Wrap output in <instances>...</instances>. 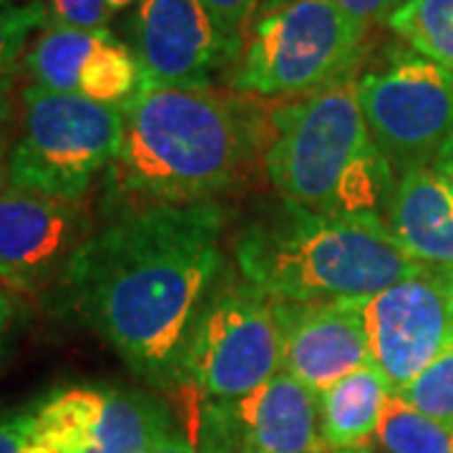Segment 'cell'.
<instances>
[{
  "instance_id": "obj_27",
  "label": "cell",
  "mask_w": 453,
  "mask_h": 453,
  "mask_svg": "<svg viewBox=\"0 0 453 453\" xmlns=\"http://www.w3.org/2000/svg\"><path fill=\"white\" fill-rule=\"evenodd\" d=\"M335 5L368 33L378 26H388V20L393 18L390 0H335Z\"/></svg>"
},
{
  "instance_id": "obj_35",
  "label": "cell",
  "mask_w": 453,
  "mask_h": 453,
  "mask_svg": "<svg viewBox=\"0 0 453 453\" xmlns=\"http://www.w3.org/2000/svg\"><path fill=\"white\" fill-rule=\"evenodd\" d=\"M0 3H18V0H0Z\"/></svg>"
},
{
  "instance_id": "obj_14",
  "label": "cell",
  "mask_w": 453,
  "mask_h": 453,
  "mask_svg": "<svg viewBox=\"0 0 453 453\" xmlns=\"http://www.w3.org/2000/svg\"><path fill=\"white\" fill-rule=\"evenodd\" d=\"M240 453H323L318 395L290 372L277 371L257 390L232 403Z\"/></svg>"
},
{
  "instance_id": "obj_3",
  "label": "cell",
  "mask_w": 453,
  "mask_h": 453,
  "mask_svg": "<svg viewBox=\"0 0 453 453\" xmlns=\"http://www.w3.org/2000/svg\"><path fill=\"white\" fill-rule=\"evenodd\" d=\"M234 262L282 303L363 300L428 270L383 222L318 214L280 195L259 202L237 229Z\"/></svg>"
},
{
  "instance_id": "obj_32",
  "label": "cell",
  "mask_w": 453,
  "mask_h": 453,
  "mask_svg": "<svg viewBox=\"0 0 453 453\" xmlns=\"http://www.w3.org/2000/svg\"><path fill=\"white\" fill-rule=\"evenodd\" d=\"M134 3H139V0H109V5H111L113 13H119V11H127L129 5H134Z\"/></svg>"
},
{
  "instance_id": "obj_6",
  "label": "cell",
  "mask_w": 453,
  "mask_h": 453,
  "mask_svg": "<svg viewBox=\"0 0 453 453\" xmlns=\"http://www.w3.org/2000/svg\"><path fill=\"white\" fill-rule=\"evenodd\" d=\"M121 109L26 86L11 151V187L81 204L121 149Z\"/></svg>"
},
{
  "instance_id": "obj_11",
  "label": "cell",
  "mask_w": 453,
  "mask_h": 453,
  "mask_svg": "<svg viewBox=\"0 0 453 453\" xmlns=\"http://www.w3.org/2000/svg\"><path fill=\"white\" fill-rule=\"evenodd\" d=\"M360 312L371 363L386 375L393 393L428 368L453 338V308L441 270H426L363 297Z\"/></svg>"
},
{
  "instance_id": "obj_29",
  "label": "cell",
  "mask_w": 453,
  "mask_h": 453,
  "mask_svg": "<svg viewBox=\"0 0 453 453\" xmlns=\"http://www.w3.org/2000/svg\"><path fill=\"white\" fill-rule=\"evenodd\" d=\"M149 453H196V449L192 446L189 438H184L172 428V431H166V434H162L154 441V446L149 449Z\"/></svg>"
},
{
  "instance_id": "obj_26",
  "label": "cell",
  "mask_w": 453,
  "mask_h": 453,
  "mask_svg": "<svg viewBox=\"0 0 453 453\" xmlns=\"http://www.w3.org/2000/svg\"><path fill=\"white\" fill-rule=\"evenodd\" d=\"M16 109L11 96V83L0 86V192L11 187V151L16 144Z\"/></svg>"
},
{
  "instance_id": "obj_7",
  "label": "cell",
  "mask_w": 453,
  "mask_h": 453,
  "mask_svg": "<svg viewBox=\"0 0 453 453\" xmlns=\"http://www.w3.org/2000/svg\"><path fill=\"white\" fill-rule=\"evenodd\" d=\"M282 371L277 300L229 265L187 340L179 383L199 398L234 403Z\"/></svg>"
},
{
  "instance_id": "obj_2",
  "label": "cell",
  "mask_w": 453,
  "mask_h": 453,
  "mask_svg": "<svg viewBox=\"0 0 453 453\" xmlns=\"http://www.w3.org/2000/svg\"><path fill=\"white\" fill-rule=\"evenodd\" d=\"M121 149L106 172L113 214L211 204L244 177L257 127L214 88L146 86L121 109Z\"/></svg>"
},
{
  "instance_id": "obj_23",
  "label": "cell",
  "mask_w": 453,
  "mask_h": 453,
  "mask_svg": "<svg viewBox=\"0 0 453 453\" xmlns=\"http://www.w3.org/2000/svg\"><path fill=\"white\" fill-rule=\"evenodd\" d=\"M202 5L210 11V16L214 18L217 28L222 33L232 64H237L244 49L247 31L262 8V0H202Z\"/></svg>"
},
{
  "instance_id": "obj_18",
  "label": "cell",
  "mask_w": 453,
  "mask_h": 453,
  "mask_svg": "<svg viewBox=\"0 0 453 453\" xmlns=\"http://www.w3.org/2000/svg\"><path fill=\"white\" fill-rule=\"evenodd\" d=\"M142 88V68L131 46L119 41L111 31L104 33L101 43L83 65L79 96L104 106L124 109Z\"/></svg>"
},
{
  "instance_id": "obj_34",
  "label": "cell",
  "mask_w": 453,
  "mask_h": 453,
  "mask_svg": "<svg viewBox=\"0 0 453 453\" xmlns=\"http://www.w3.org/2000/svg\"><path fill=\"white\" fill-rule=\"evenodd\" d=\"M338 453H372V451H368V449H360V451H338Z\"/></svg>"
},
{
  "instance_id": "obj_8",
  "label": "cell",
  "mask_w": 453,
  "mask_h": 453,
  "mask_svg": "<svg viewBox=\"0 0 453 453\" xmlns=\"http://www.w3.org/2000/svg\"><path fill=\"white\" fill-rule=\"evenodd\" d=\"M357 98L372 142L395 177L434 166L453 142V71L413 49L360 73Z\"/></svg>"
},
{
  "instance_id": "obj_9",
  "label": "cell",
  "mask_w": 453,
  "mask_h": 453,
  "mask_svg": "<svg viewBox=\"0 0 453 453\" xmlns=\"http://www.w3.org/2000/svg\"><path fill=\"white\" fill-rule=\"evenodd\" d=\"M28 418L53 453H149L172 431L169 411L157 398L111 386L53 390Z\"/></svg>"
},
{
  "instance_id": "obj_5",
  "label": "cell",
  "mask_w": 453,
  "mask_h": 453,
  "mask_svg": "<svg viewBox=\"0 0 453 453\" xmlns=\"http://www.w3.org/2000/svg\"><path fill=\"white\" fill-rule=\"evenodd\" d=\"M368 31L335 0H267L234 64L232 88L244 96L303 98L357 76Z\"/></svg>"
},
{
  "instance_id": "obj_19",
  "label": "cell",
  "mask_w": 453,
  "mask_h": 453,
  "mask_svg": "<svg viewBox=\"0 0 453 453\" xmlns=\"http://www.w3.org/2000/svg\"><path fill=\"white\" fill-rule=\"evenodd\" d=\"M372 441L386 453H453V426L426 416L393 393Z\"/></svg>"
},
{
  "instance_id": "obj_15",
  "label": "cell",
  "mask_w": 453,
  "mask_h": 453,
  "mask_svg": "<svg viewBox=\"0 0 453 453\" xmlns=\"http://www.w3.org/2000/svg\"><path fill=\"white\" fill-rule=\"evenodd\" d=\"M386 226L418 265L453 270V195L434 166L398 177Z\"/></svg>"
},
{
  "instance_id": "obj_20",
  "label": "cell",
  "mask_w": 453,
  "mask_h": 453,
  "mask_svg": "<svg viewBox=\"0 0 453 453\" xmlns=\"http://www.w3.org/2000/svg\"><path fill=\"white\" fill-rule=\"evenodd\" d=\"M388 28L416 53L453 71V0H416L393 13Z\"/></svg>"
},
{
  "instance_id": "obj_10",
  "label": "cell",
  "mask_w": 453,
  "mask_h": 453,
  "mask_svg": "<svg viewBox=\"0 0 453 453\" xmlns=\"http://www.w3.org/2000/svg\"><path fill=\"white\" fill-rule=\"evenodd\" d=\"M94 232L81 204L8 187L0 192V285L20 295L56 292Z\"/></svg>"
},
{
  "instance_id": "obj_1",
  "label": "cell",
  "mask_w": 453,
  "mask_h": 453,
  "mask_svg": "<svg viewBox=\"0 0 453 453\" xmlns=\"http://www.w3.org/2000/svg\"><path fill=\"white\" fill-rule=\"evenodd\" d=\"M225 222L217 202L113 214L71 262L58 303L139 378L177 386L196 315L226 267Z\"/></svg>"
},
{
  "instance_id": "obj_28",
  "label": "cell",
  "mask_w": 453,
  "mask_h": 453,
  "mask_svg": "<svg viewBox=\"0 0 453 453\" xmlns=\"http://www.w3.org/2000/svg\"><path fill=\"white\" fill-rule=\"evenodd\" d=\"M13 327H16V305L11 300V292L0 285V365H3V360L8 356Z\"/></svg>"
},
{
  "instance_id": "obj_30",
  "label": "cell",
  "mask_w": 453,
  "mask_h": 453,
  "mask_svg": "<svg viewBox=\"0 0 453 453\" xmlns=\"http://www.w3.org/2000/svg\"><path fill=\"white\" fill-rule=\"evenodd\" d=\"M434 172H436L441 181L451 189L453 195V142L441 154H438V159L434 162Z\"/></svg>"
},
{
  "instance_id": "obj_22",
  "label": "cell",
  "mask_w": 453,
  "mask_h": 453,
  "mask_svg": "<svg viewBox=\"0 0 453 453\" xmlns=\"http://www.w3.org/2000/svg\"><path fill=\"white\" fill-rule=\"evenodd\" d=\"M395 395H401L405 403L418 408L426 416L446 423V426H453V338L431 360V365L423 368Z\"/></svg>"
},
{
  "instance_id": "obj_25",
  "label": "cell",
  "mask_w": 453,
  "mask_h": 453,
  "mask_svg": "<svg viewBox=\"0 0 453 453\" xmlns=\"http://www.w3.org/2000/svg\"><path fill=\"white\" fill-rule=\"evenodd\" d=\"M0 453H53L35 436L28 413L0 416Z\"/></svg>"
},
{
  "instance_id": "obj_31",
  "label": "cell",
  "mask_w": 453,
  "mask_h": 453,
  "mask_svg": "<svg viewBox=\"0 0 453 453\" xmlns=\"http://www.w3.org/2000/svg\"><path fill=\"white\" fill-rule=\"evenodd\" d=\"M441 277H443V285H446V290H449V300H451L453 308V270H441Z\"/></svg>"
},
{
  "instance_id": "obj_24",
  "label": "cell",
  "mask_w": 453,
  "mask_h": 453,
  "mask_svg": "<svg viewBox=\"0 0 453 453\" xmlns=\"http://www.w3.org/2000/svg\"><path fill=\"white\" fill-rule=\"evenodd\" d=\"M49 23L79 28V31H98L109 28L113 11L109 0H49Z\"/></svg>"
},
{
  "instance_id": "obj_12",
  "label": "cell",
  "mask_w": 453,
  "mask_h": 453,
  "mask_svg": "<svg viewBox=\"0 0 453 453\" xmlns=\"http://www.w3.org/2000/svg\"><path fill=\"white\" fill-rule=\"evenodd\" d=\"M131 50L146 86L210 88L214 73L232 64L202 0H139L131 18Z\"/></svg>"
},
{
  "instance_id": "obj_21",
  "label": "cell",
  "mask_w": 453,
  "mask_h": 453,
  "mask_svg": "<svg viewBox=\"0 0 453 453\" xmlns=\"http://www.w3.org/2000/svg\"><path fill=\"white\" fill-rule=\"evenodd\" d=\"M46 23L49 11L43 3H0V86L13 83L31 35L43 31Z\"/></svg>"
},
{
  "instance_id": "obj_13",
  "label": "cell",
  "mask_w": 453,
  "mask_h": 453,
  "mask_svg": "<svg viewBox=\"0 0 453 453\" xmlns=\"http://www.w3.org/2000/svg\"><path fill=\"white\" fill-rule=\"evenodd\" d=\"M282 371L320 395L340 378L371 363L360 300L282 303L277 300Z\"/></svg>"
},
{
  "instance_id": "obj_16",
  "label": "cell",
  "mask_w": 453,
  "mask_h": 453,
  "mask_svg": "<svg viewBox=\"0 0 453 453\" xmlns=\"http://www.w3.org/2000/svg\"><path fill=\"white\" fill-rule=\"evenodd\" d=\"M393 395L386 375L365 365L318 395V428L323 451H360L375 438L380 413Z\"/></svg>"
},
{
  "instance_id": "obj_33",
  "label": "cell",
  "mask_w": 453,
  "mask_h": 453,
  "mask_svg": "<svg viewBox=\"0 0 453 453\" xmlns=\"http://www.w3.org/2000/svg\"><path fill=\"white\" fill-rule=\"evenodd\" d=\"M411 3H416V0H390L393 13H395V11H401V8H405V5H411Z\"/></svg>"
},
{
  "instance_id": "obj_4",
  "label": "cell",
  "mask_w": 453,
  "mask_h": 453,
  "mask_svg": "<svg viewBox=\"0 0 453 453\" xmlns=\"http://www.w3.org/2000/svg\"><path fill=\"white\" fill-rule=\"evenodd\" d=\"M265 169L277 195L305 210L383 225L398 184L368 131L357 76L273 109Z\"/></svg>"
},
{
  "instance_id": "obj_17",
  "label": "cell",
  "mask_w": 453,
  "mask_h": 453,
  "mask_svg": "<svg viewBox=\"0 0 453 453\" xmlns=\"http://www.w3.org/2000/svg\"><path fill=\"white\" fill-rule=\"evenodd\" d=\"M106 31L109 28L79 31L46 23V28L23 56V68L31 76L33 86L56 94H79L83 65L88 64Z\"/></svg>"
}]
</instances>
